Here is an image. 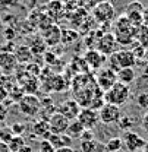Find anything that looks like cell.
Wrapping results in <instances>:
<instances>
[{
  "label": "cell",
  "mask_w": 148,
  "mask_h": 152,
  "mask_svg": "<svg viewBox=\"0 0 148 152\" xmlns=\"http://www.w3.org/2000/svg\"><path fill=\"white\" fill-rule=\"evenodd\" d=\"M136 29L135 26L130 25V22L125 15L119 16L113 25V35L116 38L119 45H129L136 38Z\"/></svg>",
  "instance_id": "6da1fadb"
},
{
  "label": "cell",
  "mask_w": 148,
  "mask_h": 152,
  "mask_svg": "<svg viewBox=\"0 0 148 152\" xmlns=\"http://www.w3.org/2000/svg\"><path fill=\"white\" fill-rule=\"evenodd\" d=\"M109 63V69L113 72H119L120 69H128V67H135L136 64V57L133 56V53L130 50H117L114 54H111L107 58Z\"/></svg>",
  "instance_id": "7a4b0ae2"
},
{
  "label": "cell",
  "mask_w": 148,
  "mask_h": 152,
  "mask_svg": "<svg viewBox=\"0 0 148 152\" xmlns=\"http://www.w3.org/2000/svg\"><path fill=\"white\" fill-rule=\"evenodd\" d=\"M130 95V88L128 85H123L120 82H116L107 92H104V101L106 104H113V105H123Z\"/></svg>",
  "instance_id": "3957f363"
},
{
  "label": "cell",
  "mask_w": 148,
  "mask_h": 152,
  "mask_svg": "<svg viewBox=\"0 0 148 152\" xmlns=\"http://www.w3.org/2000/svg\"><path fill=\"white\" fill-rule=\"evenodd\" d=\"M114 15H116L114 6L109 0H101L93 9V16L95 19V22H98V23H110L114 18Z\"/></svg>",
  "instance_id": "277c9868"
},
{
  "label": "cell",
  "mask_w": 148,
  "mask_h": 152,
  "mask_svg": "<svg viewBox=\"0 0 148 152\" xmlns=\"http://www.w3.org/2000/svg\"><path fill=\"white\" fill-rule=\"evenodd\" d=\"M18 107L21 110V113H24L28 117H34L41 111V102L40 98L37 95H31V94H25L18 102Z\"/></svg>",
  "instance_id": "5b68a950"
},
{
  "label": "cell",
  "mask_w": 148,
  "mask_h": 152,
  "mask_svg": "<svg viewBox=\"0 0 148 152\" xmlns=\"http://www.w3.org/2000/svg\"><path fill=\"white\" fill-rule=\"evenodd\" d=\"M95 47H97L95 50L100 51L103 56L110 57L111 54H114V53L117 51L119 44H117L116 38H114V35H113V32H106V34H103L101 37L97 39Z\"/></svg>",
  "instance_id": "8992f818"
},
{
  "label": "cell",
  "mask_w": 148,
  "mask_h": 152,
  "mask_svg": "<svg viewBox=\"0 0 148 152\" xmlns=\"http://www.w3.org/2000/svg\"><path fill=\"white\" fill-rule=\"evenodd\" d=\"M116 82H117V76H116V72H113L111 69L101 67L100 70H97L95 83L103 92H107Z\"/></svg>",
  "instance_id": "52a82bcc"
},
{
  "label": "cell",
  "mask_w": 148,
  "mask_h": 152,
  "mask_svg": "<svg viewBox=\"0 0 148 152\" xmlns=\"http://www.w3.org/2000/svg\"><path fill=\"white\" fill-rule=\"evenodd\" d=\"M142 13H144V6L139 1H132L125 9V16L128 18L130 25L135 26V28H139L141 25H144V16H142Z\"/></svg>",
  "instance_id": "ba28073f"
},
{
  "label": "cell",
  "mask_w": 148,
  "mask_h": 152,
  "mask_svg": "<svg viewBox=\"0 0 148 152\" xmlns=\"http://www.w3.org/2000/svg\"><path fill=\"white\" fill-rule=\"evenodd\" d=\"M122 117V111L117 105H113V104H104L103 108L98 111V118L101 123L104 124H113V123H117L119 118Z\"/></svg>",
  "instance_id": "9c48e42d"
},
{
  "label": "cell",
  "mask_w": 148,
  "mask_h": 152,
  "mask_svg": "<svg viewBox=\"0 0 148 152\" xmlns=\"http://www.w3.org/2000/svg\"><path fill=\"white\" fill-rule=\"evenodd\" d=\"M47 121H49V127H50L52 134H65L69 127V120L57 111L52 114L47 118Z\"/></svg>",
  "instance_id": "30bf717a"
},
{
  "label": "cell",
  "mask_w": 148,
  "mask_h": 152,
  "mask_svg": "<svg viewBox=\"0 0 148 152\" xmlns=\"http://www.w3.org/2000/svg\"><path fill=\"white\" fill-rule=\"evenodd\" d=\"M125 146L128 148V151L130 152H139L144 149L147 140L144 137H141L138 133L132 132V130H128V132L123 133V137H122Z\"/></svg>",
  "instance_id": "8fae6325"
},
{
  "label": "cell",
  "mask_w": 148,
  "mask_h": 152,
  "mask_svg": "<svg viewBox=\"0 0 148 152\" xmlns=\"http://www.w3.org/2000/svg\"><path fill=\"white\" fill-rule=\"evenodd\" d=\"M78 120L79 123L85 127V130H93L94 127L97 126V123L100 121L98 118V111H95L90 107L81 108V111L78 114Z\"/></svg>",
  "instance_id": "7c38bea8"
},
{
  "label": "cell",
  "mask_w": 148,
  "mask_h": 152,
  "mask_svg": "<svg viewBox=\"0 0 148 152\" xmlns=\"http://www.w3.org/2000/svg\"><path fill=\"white\" fill-rule=\"evenodd\" d=\"M56 111L60 113L62 115H65L69 121L78 118V114L81 111V105L75 101V99H66L63 102H60L57 107H56Z\"/></svg>",
  "instance_id": "4fadbf2b"
},
{
  "label": "cell",
  "mask_w": 148,
  "mask_h": 152,
  "mask_svg": "<svg viewBox=\"0 0 148 152\" xmlns=\"http://www.w3.org/2000/svg\"><path fill=\"white\" fill-rule=\"evenodd\" d=\"M18 67V60L12 51H0V70L1 75H12Z\"/></svg>",
  "instance_id": "5bb4252c"
},
{
  "label": "cell",
  "mask_w": 148,
  "mask_h": 152,
  "mask_svg": "<svg viewBox=\"0 0 148 152\" xmlns=\"http://www.w3.org/2000/svg\"><path fill=\"white\" fill-rule=\"evenodd\" d=\"M84 60L88 64V67L91 70H100L103 67V64L106 63V56H103L100 51H97L95 48H88L84 54Z\"/></svg>",
  "instance_id": "9a60e30c"
},
{
  "label": "cell",
  "mask_w": 148,
  "mask_h": 152,
  "mask_svg": "<svg viewBox=\"0 0 148 152\" xmlns=\"http://www.w3.org/2000/svg\"><path fill=\"white\" fill-rule=\"evenodd\" d=\"M32 133L40 137L41 140H47L49 136L52 134L50 133V127H49V121L44 120V118H38L37 121H34L32 124Z\"/></svg>",
  "instance_id": "2e32d148"
},
{
  "label": "cell",
  "mask_w": 148,
  "mask_h": 152,
  "mask_svg": "<svg viewBox=\"0 0 148 152\" xmlns=\"http://www.w3.org/2000/svg\"><path fill=\"white\" fill-rule=\"evenodd\" d=\"M50 145L54 148V149H60V148H71L72 146V137L68 136L66 133L65 134H50L49 139Z\"/></svg>",
  "instance_id": "e0dca14e"
},
{
  "label": "cell",
  "mask_w": 148,
  "mask_h": 152,
  "mask_svg": "<svg viewBox=\"0 0 148 152\" xmlns=\"http://www.w3.org/2000/svg\"><path fill=\"white\" fill-rule=\"evenodd\" d=\"M44 42L49 45H56L60 42V37H62V29L57 25H50L49 28L44 29Z\"/></svg>",
  "instance_id": "ac0fdd59"
},
{
  "label": "cell",
  "mask_w": 148,
  "mask_h": 152,
  "mask_svg": "<svg viewBox=\"0 0 148 152\" xmlns=\"http://www.w3.org/2000/svg\"><path fill=\"white\" fill-rule=\"evenodd\" d=\"M13 54L16 57L18 63H27V64L32 63L34 54L31 53V50H29L28 45H18V47L15 48V53H13Z\"/></svg>",
  "instance_id": "d6986e66"
},
{
  "label": "cell",
  "mask_w": 148,
  "mask_h": 152,
  "mask_svg": "<svg viewBox=\"0 0 148 152\" xmlns=\"http://www.w3.org/2000/svg\"><path fill=\"white\" fill-rule=\"evenodd\" d=\"M116 76H117V82H120V83L129 86L130 83L135 80L136 73H135V69H133V67H128V69H120V70L116 73Z\"/></svg>",
  "instance_id": "ffe728a7"
},
{
  "label": "cell",
  "mask_w": 148,
  "mask_h": 152,
  "mask_svg": "<svg viewBox=\"0 0 148 152\" xmlns=\"http://www.w3.org/2000/svg\"><path fill=\"white\" fill-rule=\"evenodd\" d=\"M84 130H85V127L79 123L78 118H75V120H71V121H69V127H68V130H66V134L74 139V137H79Z\"/></svg>",
  "instance_id": "44dd1931"
},
{
  "label": "cell",
  "mask_w": 148,
  "mask_h": 152,
  "mask_svg": "<svg viewBox=\"0 0 148 152\" xmlns=\"http://www.w3.org/2000/svg\"><path fill=\"white\" fill-rule=\"evenodd\" d=\"M50 86H49V91H63L66 88V83H65V79L59 75H53L49 80Z\"/></svg>",
  "instance_id": "7402d4cb"
},
{
  "label": "cell",
  "mask_w": 148,
  "mask_h": 152,
  "mask_svg": "<svg viewBox=\"0 0 148 152\" xmlns=\"http://www.w3.org/2000/svg\"><path fill=\"white\" fill-rule=\"evenodd\" d=\"M27 142L24 139V136H13L9 142H7V148H9V152H18L22 146H25Z\"/></svg>",
  "instance_id": "603a6c76"
},
{
  "label": "cell",
  "mask_w": 148,
  "mask_h": 152,
  "mask_svg": "<svg viewBox=\"0 0 148 152\" xmlns=\"http://www.w3.org/2000/svg\"><path fill=\"white\" fill-rule=\"evenodd\" d=\"M122 148H123L122 137H110L106 142V149H107V152H119Z\"/></svg>",
  "instance_id": "cb8c5ba5"
},
{
  "label": "cell",
  "mask_w": 148,
  "mask_h": 152,
  "mask_svg": "<svg viewBox=\"0 0 148 152\" xmlns=\"http://www.w3.org/2000/svg\"><path fill=\"white\" fill-rule=\"evenodd\" d=\"M78 37H79V35H78L76 31H72V29H63V31H62V37H60V42L69 45V44L75 42V41L78 39Z\"/></svg>",
  "instance_id": "d4e9b609"
},
{
  "label": "cell",
  "mask_w": 148,
  "mask_h": 152,
  "mask_svg": "<svg viewBox=\"0 0 148 152\" xmlns=\"http://www.w3.org/2000/svg\"><path fill=\"white\" fill-rule=\"evenodd\" d=\"M38 80H37V77H29L27 82H25V85H24V92H28V94H31V95H34L35 92H37V89H38Z\"/></svg>",
  "instance_id": "484cf974"
},
{
  "label": "cell",
  "mask_w": 148,
  "mask_h": 152,
  "mask_svg": "<svg viewBox=\"0 0 148 152\" xmlns=\"http://www.w3.org/2000/svg\"><path fill=\"white\" fill-rule=\"evenodd\" d=\"M117 124H119V127L122 129V130H125V132H128L129 129L133 127V124H135V121H133V118L130 117V115H122L120 118H119V121H117Z\"/></svg>",
  "instance_id": "4316f807"
},
{
  "label": "cell",
  "mask_w": 148,
  "mask_h": 152,
  "mask_svg": "<svg viewBox=\"0 0 148 152\" xmlns=\"http://www.w3.org/2000/svg\"><path fill=\"white\" fill-rule=\"evenodd\" d=\"M12 137H13V133L10 130V127L9 126H4V124H0V142L7 143Z\"/></svg>",
  "instance_id": "83f0119b"
},
{
  "label": "cell",
  "mask_w": 148,
  "mask_h": 152,
  "mask_svg": "<svg viewBox=\"0 0 148 152\" xmlns=\"http://www.w3.org/2000/svg\"><path fill=\"white\" fill-rule=\"evenodd\" d=\"M81 152H95L97 149V140L93 139V140H81Z\"/></svg>",
  "instance_id": "f1b7e54d"
},
{
  "label": "cell",
  "mask_w": 148,
  "mask_h": 152,
  "mask_svg": "<svg viewBox=\"0 0 148 152\" xmlns=\"http://www.w3.org/2000/svg\"><path fill=\"white\" fill-rule=\"evenodd\" d=\"M104 104H106L104 96H94L93 101H91V104H90V108H93L95 111H100V110L103 108Z\"/></svg>",
  "instance_id": "f546056e"
},
{
  "label": "cell",
  "mask_w": 148,
  "mask_h": 152,
  "mask_svg": "<svg viewBox=\"0 0 148 152\" xmlns=\"http://www.w3.org/2000/svg\"><path fill=\"white\" fill-rule=\"evenodd\" d=\"M10 130L13 133V136H22V133L27 130V126L25 123H13L10 126Z\"/></svg>",
  "instance_id": "4dcf8cb0"
},
{
  "label": "cell",
  "mask_w": 148,
  "mask_h": 152,
  "mask_svg": "<svg viewBox=\"0 0 148 152\" xmlns=\"http://www.w3.org/2000/svg\"><path fill=\"white\" fill-rule=\"evenodd\" d=\"M38 152H56V149L50 145L49 140H40L38 142Z\"/></svg>",
  "instance_id": "1f68e13d"
},
{
  "label": "cell",
  "mask_w": 148,
  "mask_h": 152,
  "mask_svg": "<svg viewBox=\"0 0 148 152\" xmlns=\"http://www.w3.org/2000/svg\"><path fill=\"white\" fill-rule=\"evenodd\" d=\"M136 104L141 108H148V92H141L136 96Z\"/></svg>",
  "instance_id": "d6a6232c"
},
{
  "label": "cell",
  "mask_w": 148,
  "mask_h": 152,
  "mask_svg": "<svg viewBox=\"0 0 148 152\" xmlns=\"http://www.w3.org/2000/svg\"><path fill=\"white\" fill-rule=\"evenodd\" d=\"M6 118H7V107L4 104H0V124H3Z\"/></svg>",
  "instance_id": "836d02e7"
},
{
  "label": "cell",
  "mask_w": 148,
  "mask_h": 152,
  "mask_svg": "<svg viewBox=\"0 0 148 152\" xmlns=\"http://www.w3.org/2000/svg\"><path fill=\"white\" fill-rule=\"evenodd\" d=\"M44 57H46V61H47L49 64H53V63L57 61V56L53 54L52 51H46V53H44Z\"/></svg>",
  "instance_id": "e575fe53"
},
{
  "label": "cell",
  "mask_w": 148,
  "mask_h": 152,
  "mask_svg": "<svg viewBox=\"0 0 148 152\" xmlns=\"http://www.w3.org/2000/svg\"><path fill=\"white\" fill-rule=\"evenodd\" d=\"M81 140H93L94 139V132L93 130H84L82 134L79 136Z\"/></svg>",
  "instance_id": "d590c367"
},
{
  "label": "cell",
  "mask_w": 148,
  "mask_h": 152,
  "mask_svg": "<svg viewBox=\"0 0 148 152\" xmlns=\"http://www.w3.org/2000/svg\"><path fill=\"white\" fill-rule=\"evenodd\" d=\"M7 98H9V91H7L4 86L0 85V104H3Z\"/></svg>",
  "instance_id": "8d00e7d4"
},
{
  "label": "cell",
  "mask_w": 148,
  "mask_h": 152,
  "mask_svg": "<svg viewBox=\"0 0 148 152\" xmlns=\"http://www.w3.org/2000/svg\"><path fill=\"white\" fill-rule=\"evenodd\" d=\"M141 124H142V129L148 133V113L142 117V121H141Z\"/></svg>",
  "instance_id": "74e56055"
},
{
  "label": "cell",
  "mask_w": 148,
  "mask_h": 152,
  "mask_svg": "<svg viewBox=\"0 0 148 152\" xmlns=\"http://www.w3.org/2000/svg\"><path fill=\"white\" fill-rule=\"evenodd\" d=\"M142 16H144V25L148 26V7H144V13H142Z\"/></svg>",
  "instance_id": "f35d334b"
},
{
  "label": "cell",
  "mask_w": 148,
  "mask_h": 152,
  "mask_svg": "<svg viewBox=\"0 0 148 152\" xmlns=\"http://www.w3.org/2000/svg\"><path fill=\"white\" fill-rule=\"evenodd\" d=\"M18 152H32V146H29V145H25V146H22Z\"/></svg>",
  "instance_id": "ab89813d"
},
{
  "label": "cell",
  "mask_w": 148,
  "mask_h": 152,
  "mask_svg": "<svg viewBox=\"0 0 148 152\" xmlns=\"http://www.w3.org/2000/svg\"><path fill=\"white\" fill-rule=\"evenodd\" d=\"M0 152H9L7 143H4V142H0Z\"/></svg>",
  "instance_id": "60d3db41"
},
{
  "label": "cell",
  "mask_w": 148,
  "mask_h": 152,
  "mask_svg": "<svg viewBox=\"0 0 148 152\" xmlns=\"http://www.w3.org/2000/svg\"><path fill=\"white\" fill-rule=\"evenodd\" d=\"M56 152H75L74 146H71V148H60V149H56Z\"/></svg>",
  "instance_id": "b9f144b4"
},
{
  "label": "cell",
  "mask_w": 148,
  "mask_h": 152,
  "mask_svg": "<svg viewBox=\"0 0 148 152\" xmlns=\"http://www.w3.org/2000/svg\"><path fill=\"white\" fill-rule=\"evenodd\" d=\"M142 152H148V142L145 143V146H144V149H142Z\"/></svg>",
  "instance_id": "7bdbcfd3"
},
{
  "label": "cell",
  "mask_w": 148,
  "mask_h": 152,
  "mask_svg": "<svg viewBox=\"0 0 148 152\" xmlns=\"http://www.w3.org/2000/svg\"><path fill=\"white\" fill-rule=\"evenodd\" d=\"M0 76H1V70H0Z\"/></svg>",
  "instance_id": "ee69618b"
},
{
  "label": "cell",
  "mask_w": 148,
  "mask_h": 152,
  "mask_svg": "<svg viewBox=\"0 0 148 152\" xmlns=\"http://www.w3.org/2000/svg\"><path fill=\"white\" fill-rule=\"evenodd\" d=\"M139 152H142V151H139Z\"/></svg>",
  "instance_id": "f6af8a7d"
}]
</instances>
